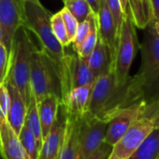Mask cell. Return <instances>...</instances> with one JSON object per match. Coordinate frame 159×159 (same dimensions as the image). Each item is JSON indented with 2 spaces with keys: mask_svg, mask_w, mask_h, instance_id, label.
I'll list each match as a JSON object with an SVG mask.
<instances>
[{
  "mask_svg": "<svg viewBox=\"0 0 159 159\" xmlns=\"http://www.w3.org/2000/svg\"><path fill=\"white\" fill-rule=\"evenodd\" d=\"M144 30L140 70L121 89L114 91L102 116L107 122L109 116L117 109L138 103L143 111L159 101V35L154 22Z\"/></svg>",
  "mask_w": 159,
  "mask_h": 159,
  "instance_id": "obj_1",
  "label": "cell"
},
{
  "mask_svg": "<svg viewBox=\"0 0 159 159\" xmlns=\"http://www.w3.org/2000/svg\"><path fill=\"white\" fill-rule=\"evenodd\" d=\"M50 12L39 0H24L22 5L23 26L38 38L41 49L59 66L65 56L64 47L57 40L51 26Z\"/></svg>",
  "mask_w": 159,
  "mask_h": 159,
  "instance_id": "obj_2",
  "label": "cell"
},
{
  "mask_svg": "<svg viewBox=\"0 0 159 159\" xmlns=\"http://www.w3.org/2000/svg\"><path fill=\"white\" fill-rule=\"evenodd\" d=\"M34 47L30 37L29 30L24 26H20L14 35L9 53V65L6 81L18 89L27 107L33 97L30 71L31 57Z\"/></svg>",
  "mask_w": 159,
  "mask_h": 159,
  "instance_id": "obj_3",
  "label": "cell"
},
{
  "mask_svg": "<svg viewBox=\"0 0 159 159\" xmlns=\"http://www.w3.org/2000/svg\"><path fill=\"white\" fill-rule=\"evenodd\" d=\"M30 82L36 102L50 94L60 97L58 66L42 49L36 47L34 48L31 57Z\"/></svg>",
  "mask_w": 159,
  "mask_h": 159,
  "instance_id": "obj_4",
  "label": "cell"
},
{
  "mask_svg": "<svg viewBox=\"0 0 159 159\" xmlns=\"http://www.w3.org/2000/svg\"><path fill=\"white\" fill-rule=\"evenodd\" d=\"M135 25L131 16H127L124 19L121 31L118 36L117 47L114 61L115 74V90L121 89L129 78V72L136 53L137 35Z\"/></svg>",
  "mask_w": 159,
  "mask_h": 159,
  "instance_id": "obj_5",
  "label": "cell"
},
{
  "mask_svg": "<svg viewBox=\"0 0 159 159\" xmlns=\"http://www.w3.org/2000/svg\"><path fill=\"white\" fill-rule=\"evenodd\" d=\"M60 99L64 103L69 93L76 88L93 84L96 80L85 58L76 52L65 54L59 66Z\"/></svg>",
  "mask_w": 159,
  "mask_h": 159,
  "instance_id": "obj_6",
  "label": "cell"
},
{
  "mask_svg": "<svg viewBox=\"0 0 159 159\" xmlns=\"http://www.w3.org/2000/svg\"><path fill=\"white\" fill-rule=\"evenodd\" d=\"M154 129L152 119L139 117L113 146L109 159H129Z\"/></svg>",
  "mask_w": 159,
  "mask_h": 159,
  "instance_id": "obj_7",
  "label": "cell"
},
{
  "mask_svg": "<svg viewBox=\"0 0 159 159\" xmlns=\"http://www.w3.org/2000/svg\"><path fill=\"white\" fill-rule=\"evenodd\" d=\"M108 122L99 118L85 116L80 126L79 159H87L104 142Z\"/></svg>",
  "mask_w": 159,
  "mask_h": 159,
  "instance_id": "obj_8",
  "label": "cell"
},
{
  "mask_svg": "<svg viewBox=\"0 0 159 159\" xmlns=\"http://www.w3.org/2000/svg\"><path fill=\"white\" fill-rule=\"evenodd\" d=\"M23 26L22 6L18 0H0V43L11 51L14 35Z\"/></svg>",
  "mask_w": 159,
  "mask_h": 159,
  "instance_id": "obj_9",
  "label": "cell"
},
{
  "mask_svg": "<svg viewBox=\"0 0 159 159\" xmlns=\"http://www.w3.org/2000/svg\"><path fill=\"white\" fill-rule=\"evenodd\" d=\"M142 113L143 106L138 103L113 112L108 117L104 143L114 146L122 138L129 127L142 116Z\"/></svg>",
  "mask_w": 159,
  "mask_h": 159,
  "instance_id": "obj_10",
  "label": "cell"
},
{
  "mask_svg": "<svg viewBox=\"0 0 159 159\" xmlns=\"http://www.w3.org/2000/svg\"><path fill=\"white\" fill-rule=\"evenodd\" d=\"M115 89V74L114 68H112L106 74L96 78L91 90L88 113L86 116L102 119L103 114Z\"/></svg>",
  "mask_w": 159,
  "mask_h": 159,
  "instance_id": "obj_11",
  "label": "cell"
},
{
  "mask_svg": "<svg viewBox=\"0 0 159 159\" xmlns=\"http://www.w3.org/2000/svg\"><path fill=\"white\" fill-rule=\"evenodd\" d=\"M64 111L66 116L65 129L61 146L57 159H79V135L82 118L75 116V115L71 114L65 109Z\"/></svg>",
  "mask_w": 159,
  "mask_h": 159,
  "instance_id": "obj_12",
  "label": "cell"
},
{
  "mask_svg": "<svg viewBox=\"0 0 159 159\" xmlns=\"http://www.w3.org/2000/svg\"><path fill=\"white\" fill-rule=\"evenodd\" d=\"M0 155L3 159H26L19 135L0 108Z\"/></svg>",
  "mask_w": 159,
  "mask_h": 159,
  "instance_id": "obj_13",
  "label": "cell"
},
{
  "mask_svg": "<svg viewBox=\"0 0 159 159\" xmlns=\"http://www.w3.org/2000/svg\"><path fill=\"white\" fill-rule=\"evenodd\" d=\"M96 17L99 37L108 47L114 62L118 39L114 19L105 3V0H101L99 12Z\"/></svg>",
  "mask_w": 159,
  "mask_h": 159,
  "instance_id": "obj_14",
  "label": "cell"
},
{
  "mask_svg": "<svg viewBox=\"0 0 159 159\" xmlns=\"http://www.w3.org/2000/svg\"><path fill=\"white\" fill-rule=\"evenodd\" d=\"M61 114L58 115V117L52 126L48 135L44 139L37 159H57L65 129V111L61 106Z\"/></svg>",
  "mask_w": 159,
  "mask_h": 159,
  "instance_id": "obj_15",
  "label": "cell"
},
{
  "mask_svg": "<svg viewBox=\"0 0 159 159\" xmlns=\"http://www.w3.org/2000/svg\"><path fill=\"white\" fill-rule=\"evenodd\" d=\"M61 107V99L56 94H50L37 102L38 115L42 129V137L44 139L48 135L54 125Z\"/></svg>",
  "mask_w": 159,
  "mask_h": 159,
  "instance_id": "obj_16",
  "label": "cell"
},
{
  "mask_svg": "<svg viewBox=\"0 0 159 159\" xmlns=\"http://www.w3.org/2000/svg\"><path fill=\"white\" fill-rule=\"evenodd\" d=\"M86 61L95 78H98L114 68L110 50L100 37L98 38L95 48L86 58Z\"/></svg>",
  "mask_w": 159,
  "mask_h": 159,
  "instance_id": "obj_17",
  "label": "cell"
},
{
  "mask_svg": "<svg viewBox=\"0 0 159 159\" xmlns=\"http://www.w3.org/2000/svg\"><path fill=\"white\" fill-rule=\"evenodd\" d=\"M7 86V89L10 93V107L7 115V120L11 126V128L15 130V132L19 135L22 126L25 123L26 113H27V105L18 90V89L10 84L9 82H5Z\"/></svg>",
  "mask_w": 159,
  "mask_h": 159,
  "instance_id": "obj_18",
  "label": "cell"
},
{
  "mask_svg": "<svg viewBox=\"0 0 159 159\" xmlns=\"http://www.w3.org/2000/svg\"><path fill=\"white\" fill-rule=\"evenodd\" d=\"M93 84L74 89L68 95L64 103L61 104L66 111L79 118H83L88 113V107Z\"/></svg>",
  "mask_w": 159,
  "mask_h": 159,
  "instance_id": "obj_19",
  "label": "cell"
},
{
  "mask_svg": "<svg viewBox=\"0 0 159 159\" xmlns=\"http://www.w3.org/2000/svg\"><path fill=\"white\" fill-rule=\"evenodd\" d=\"M131 19L134 25L140 29H145L154 22L151 0H129Z\"/></svg>",
  "mask_w": 159,
  "mask_h": 159,
  "instance_id": "obj_20",
  "label": "cell"
},
{
  "mask_svg": "<svg viewBox=\"0 0 159 159\" xmlns=\"http://www.w3.org/2000/svg\"><path fill=\"white\" fill-rule=\"evenodd\" d=\"M129 159H159V129H153Z\"/></svg>",
  "mask_w": 159,
  "mask_h": 159,
  "instance_id": "obj_21",
  "label": "cell"
},
{
  "mask_svg": "<svg viewBox=\"0 0 159 159\" xmlns=\"http://www.w3.org/2000/svg\"><path fill=\"white\" fill-rule=\"evenodd\" d=\"M25 123L27 124L29 129L34 134L36 143L38 150L40 151V148L43 143V137H42V129L38 115V108H37V102L35 101V98L33 94V97L31 99V102L29 106L27 107V113H26V118Z\"/></svg>",
  "mask_w": 159,
  "mask_h": 159,
  "instance_id": "obj_22",
  "label": "cell"
},
{
  "mask_svg": "<svg viewBox=\"0 0 159 159\" xmlns=\"http://www.w3.org/2000/svg\"><path fill=\"white\" fill-rule=\"evenodd\" d=\"M19 138L23 147L26 159H37L39 153L37 143L26 123H24V125L22 126L19 134Z\"/></svg>",
  "mask_w": 159,
  "mask_h": 159,
  "instance_id": "obj_23",
  "label": "cell"
},
{
  "mask_svg": "<svg viewBox=\"0 0 159 159\" xmlns=\"http://www.w3.org/2000/svg\"><path fill=\"white\" fill-rule=\"evenodd\" d=\"M64 7L76 19L78 23L85 21L93 13L86 0H62Z\"/></svg>",
  "mask_w": 159,
  "mask_h": 159,
  "instance_id": "obj_24",
  "label": "cell"
},
{
  "mask_svg": "<svg viewBox=\"0 0 159 159\" xmlns=\"http://www.w3.org/2000/svg\"><path fill=\"white\" fill-rule=\"evenodd\" d=\"M98 38H99V34H98V27H97V17L96 15H94L92 19L89 34H88L86 39L83 41V43L80 45L78 49L75 52H76L80 57L86 59L87 57L90 55V53L95 48Z\"/></svg>",
  "mask_w": 159,
  "mask_h": 159,
  "instance_id": "obj_25",
  "label": "cell"
},
{
  "mask_svg": "<svg viewBox=\"0 0 159 159\" xmlns=\"http://www.w3.org/2000/svg\"><path fill=\"white\" fill-rule=\"evenodd\" d=\"M51 26H52V32L57 38V40L65 48L68 47L71 42L69 41L66 27L62 19V16L61 14V11L53 14L51 16Z\"/></svg>",
  "mask_w": 159,
  "mask_h": 159,
  "instance_id": "obj_26",
  "label": "cell"
},
{
  "mask_svg": "<svg viewBox=\"0 0 159 159\" xmlns=\"http://www.w3.org/2000/svg\"><path fill=\"white\" fill-rule=\"evenodd\" d=\"M105 3L113 16L114 21H115V25L116 28V33H117V39L121 31V27L125 19L124 16V12L120 4L119 0H105Z\"/></svg>",
  "mask_w": 159,
  "mask_h": 159,
  "instance_id": "obj_27",
  "label": "cell"
},
{
  "mask_svg": "<svg viewBox=\"0 0 159 159\" xmlns=\"http://www.w3.org/2000/svg\"><path fill=\"white\" fill-rule=\"evenodd\" d=\"M94 15H95L94 13H91L85 21H83V22L78 24L77 31H76V34H75V39H74V41L72 43L75 51H76L78 49L80 45L83 43V41L86 39V37L89 34L90 28H91L92 19H93Z\"/></svg>",
  "mask_w": 159,
  "mask_h": 159,
  "instance_id": "obj_28",
  "label": "cell"
},
{
  "mask_svg": "<svg viewBox=\"0 0 159 159\" xmlns=\"http://www.w3.org/2000/svg\"><path fill=\"white\" fill-rule=\"evenodd\" d=\"M61 14L62 16L65 27H66V31H67V35L69 38V41L71 42V44L73 43L75 37V34L77 31V27H78V21L76 20V19L67 10L66 7H63L61 10Z\"/></svg>",
  "mask_w": 159,
  "mask_h": 159,
  "instance_id": "obj_29",
  "label": "cell"
},
{
  "mask_svg": "<svg viewBox=\"0 0 159 159\" xmlns=\"http://www.w3.org/2000/svg\"><path fill=\"white\" fill-rule=\"evenodd\" d=\"M9 65V54L5 46L0 43V85L5 83Z\"/></svg>",
  "mask_w": 159,
  "mask_h": 159,
  "instance_id": "obj_30",
  "label": "cell"
},
{
  "mask_svg": "<svg viewBox=\"0 0 159 159\" xmlns=\"http://www.w3.org/2000/svg\"><path fill=\"white\" fill-rule=\"evenodd\" d=\"M10 93L6 83L0 85V108L5 116L8 115L10 107Z\"/></svg>",
  "mask_w": 159,
  "mask_h": 159,
  "instance_id": "obj_31",
  "label": "cell"
},
{
  "mask_svg": "<svg viewBox=\"0 0 159 159\" xmlns=\"http://www.w3.org/2000/svg\"><path fill=\"white\" fill-rule=\"evenodd\" d=\"M112 145L103 142L101 144V146L87 159H109L110 155L112 153Z\"/></svg>",
  "mask_w": 159,
  "mask_h": 159,
  "instance_id": "obj_32",
  "label": "cell"
},
{
  "mask_svg": "<svg viewBox=\"0 0 159 159\" xmlns=\"http://www.w3.org/2000/svg\"><path fill=\"white\" fill-rule=\"evenodd\" d=\"M159 113V101L157 102H156L155 104L145 108L143 111V114H142V116L143 117H147V118H150L153 120V118L157 115Z\"/></svg>",
  "mask_w": 159,
  "mask_h": 159,
  "instance_id": "obj_33",
  "label": "cell"
},
{
  "mask_svg": "<svg viewBox=\"0 0 159 159\" xmlns=\"http://www.w3.org/2000/svg\"><path fill=\"white\" fill-rule=\"evenodd\" d=\"M154 22L159 20V0H151Z\"/></svg>",
  "mask_w": 159,
  "mask_h": 159,
  "instance_id": "obj_34",
  "label": "cell"
},
{
  "mask_svg": "<svg viewBox=\"0 0 159 159\" xmlns=\"http://www.w3.org/2000/svg\"><path fill=\"white\" fill-rule=\"evenodd\" d=\"M86 1L89 3L92 12L97 16L99 12V8H100V5H101V0H86Z\"/></svg>",
  "mask_w": 159,
  "mask_h": 159,
  "instance_id": "obj_35",
  "label": "cell"
},
{
  "mask_svg": "<svg viewBox=\"0 0 159 159\" xmlns=\"http://www.w3.org/2000/svg\"><path fill=\"white\" fill-rule=\"evenodd\" d=\"M119 1H120L121 7H122V9H123V12H124V16H125V18H126L127 16H131V14H130V10H129V0H119Z\"/></svg>",
  "mask_w": 159,
  "mask_h": 159,
  "instance_id": "obj_36",
  "label": "cell"
},
{
  "mask_svg": "<svg viewBox=\"0 0 159 159\" xmlns=\"http://www.w3.org/2000/svg\"><path fill=\"white\" fill-rule=\"evenodd\" d=\"M153 123H154V127L159 129V113L153 118Z\"/></svg>",
  "mask_w": 159,
  "mask_h": 159,
  "instance_id": "obj_37",
  "label": "cell"
},
{
  "mask_svg": "<svg viewBox=\"0 0 159 159\" xmlns=\"http://www.w3.org/2000/svg\"><path fill=\"white\" fill-rule=\"evenodd\" d=\"M154 26H155V29H156V31H157V34L159 35V20L154 22Z\"/></svg>",
  "mask_w": 159,
  "mask_h": 159,
  "instance_id": "obj_38",
  "label": "cell"
},
{
  "mask_svg": "<svg viewBox=\"0 0 159 159\" xmlns=\"http://www.w3.org/2000/svg\"><path fill=\"white\" fill-rule=\"evenodd\" d=\"M18 2H19V3H20L21 6H22V5H23V2H24V0H18Z\"/></svg>",
  "mask_w": 159,
  "mask_h": 159,
  "instance_id": "obj_39",
  "label": "cell"
}]
</instances>
